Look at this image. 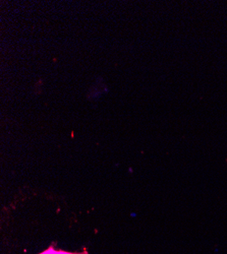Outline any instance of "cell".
<instances>
[{"label":"cell","instance_id":"1","mask_svg":"<svg viewBox=\"0 0 227 254\" xmlns=\"http://www.w3.org/2000/svg\"><path fill=\"white\" fill-rule=\"evenodd\" d=\"M40 254H87L86 252L84 253H72V252H67V251H63V250H55L53 248V246H50L47 250H45L44 252L40 253Z\"/></svg>","mask_w":227,"mask_h":254}]
</instances>
